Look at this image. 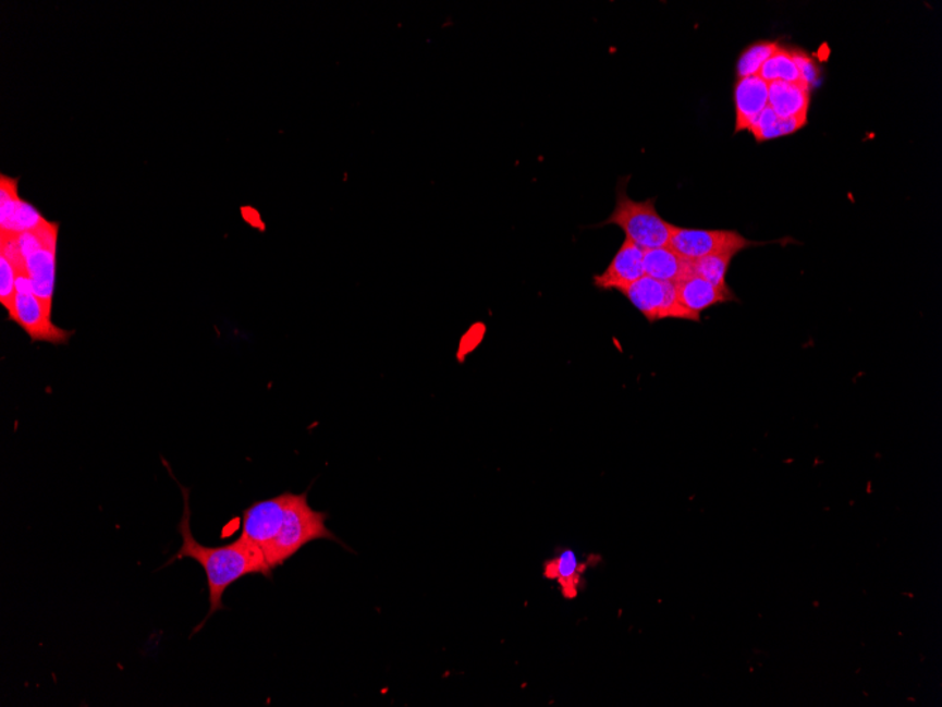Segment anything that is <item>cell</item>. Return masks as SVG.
<instances>
[{
    "label": "cell",
    "instance_id": "obj_1",
    "mask_svg": "<svg viewBox=\"0 0 942 707\" xmlns=\"http://www.w3.org/2000/svg\"><path fill=\"white\" fill-rule=\"evenodd\" d=\"M181 489L184 493V514L179 524V533L183 537V544L167 565L189 558L198 562L207 575L209 613L194 630L193 634H195L215 613L224 610L223 596L229 587L248 575H262L271 580L272 571L261 549L242 537L221 547H207L196 541L191 529L189 490L183 486Z\"/></svg>",
    "mask_w": 942,
    "mask_h": 707
},
{
    "label": "cell",
    "instance_id": "obj_2",
    "mask_svg": "<svg viewBox=\"0 0 942 707\" xmlns=\"http://www.w3.org/2000/svg\"><path fill=\"white\" fill-rule=\"evenodd\" d=\"M327 520L328 513L310 508L308 491L301 495L291 493L280 533L274 541L262 551L270 570L274 571L284 565L301 549L310 543L318 541V539L339 543L344 547L341 539L328 528Z\"/></svg>",
    "mask_w": 942,
    "mask_h": 707
},
{
    "label": "cell",
    "instance_id": "obj_3",
    "mask_svg": "<svg viewBox=\"0 0 942 707\" xmlns=\"http://www.w3.org/2000/svg\"><path fill=\"white\" fill-rule=\"evenodd\" d=\"M629 180L628 175L619 180L614 211L597 227H607V224L619 227L625 233V239L644 251L668 246L674 224L664 221L658 214L657 198L645 200L631 198L626 193Z\"/></svg>",
    "mask_w": 942,
    "mask_h": 707
},
{
    "label": "cell",
    "instance_id": "obj_4",
    "mask_svg": "<svg viewBox=\"0 0 942 707\" xmlns=\"http://www.w3.org/2000/svg\"><path fill=\"white\" fill-rule=\"evenodd\" d=\"M59 229V222L49 221L37 231L16 235L22 253L23 270L32 281L33 293L40 298L50 313L56 293Z\"/></svg>",
    "mask_w": 942,
    "mask_h": 707
},
{
    "label": "cell",
    "instance_id": "obj_5",
    "mask_svg": "<svg viewBox=\"0 0 942 707\" xmlns=\"http://www.w3.org/2000/svg\"><path fill=\"white\" fill-rule=\"evenodd\" d=\"M9 319L17 324L33 342L66 345L74 333L57 327L51 321L50 310L33 293L32 281L23 270H16V297H14L13 309L9 313Z\"/></svg>",
    "mask_w": 942,
    "mask_h": 707
},
{
    "label": "cell",
    "instance_id": "obj_6",
    "mask_svg": "<svg viewBox=\"0 0 942 707\" xmlns=\"http://www.w3.org/2000/svg\"><path fill=\"white\" fill-rule=\"evenodd\" d=\"M772 242H754L741 235L738 231H726V229H692L674 227L669 247L686 260H697L711 255H725L741 252L750 247L767 245Z\"/></svg>",
    "mask_w": 942,
    "mask_h": 707
},
{
    "label": "cell",
    "instance_id": "obj_7",
    "mask_svg": "<svg viewBox=\"0 0 942 707\" xmlns=\"http://www.w3.org/2000/svg\"><path fill=\"white\" fill-rule=\"evenodd\" d=\"M621 294L625 295L649 324H657L663 319L700 322V315L690 313L678 301L676 287L673 283L644 276Z\"/></svg>",
    "mask_w": 942,
    "mask_h": 707
},
{
    "label": "cell",
    "instance_id": "obj_8",
    "mask_svg": "<svg viewBox=\"0 0 942 707\" xmlns=\"http://www.w3.org/2000/svg\"><path fill=\"white\" fill-rule=\"evenodd\" d=\"M291 491L256 501L243 511L241 537L265 551L280 533Z\"/></svg>",
    "mask_w": 942,
    "mask_h": 707
},
{
    "label": "cell",
    "instance_id": "obj_9",
    "mask_svg": "<svg viewBox=\"0 0 942 707\" xmlns=\"http://www.w3.org/2000/svg\"><path fill=\"white\" fill-rule=\"evenodd\" d=\"M644 253V248L625 239L607 269L592 277V284L597 290H616L623 293L631 284L645 276Z\"/></svg>",
    "mask_w": 942,
    "mask_h": 707
},
{
    "label": "cell",
    "instance_id": "obj_10",
    "mask_svg": "<svg viewBox=\"0 0 942 707\" xmlns=\"http://www.w3.org/2000/svg\"><path fill=\"white\" fill-rule=\"evenodd\" d=\"M769 84L759 75L738 78L734 89L735 133L749 131L768 108Z\"/></svg>",
    "mask_w": 942,
    "mask_h": 707
},
{
    "label": "cell",
    "instance_id": "obj_11",
    "mask_svg": "<svg viewBox=\"0 0 942 707\" xmlns=\"http://www.w3.org/2000/svg\"><path fill=\"white\" fill-rule=\"evenodd\" d=\"M674 287H676L678 301L696 315L715 305L738 301L730 285L717 287L696 275L685 277Z\"/></svg>",
    "mask_w": 942,
    "mask_h": 707
},
{
    "label": "cell",
    "instance_id": "obj_12",
    "mask_svg": "<svg viewBox=\"0 0 942 707\" xmlns=\"http://www.w3.org/2000/svg\"><path fill=\"white\" fill-rule=\"evenodd\" d=\"M811 89L805 83H776L769 84L768 107L779 118L791 119L808 117L810 109Z\"/></svg>",
    "mask_w": 942,
    "mask_h": 707
},
{
    "label": "cell",
    "instance_id": "obj_13",
    "mask_svg": "<svg viewBox=\"0 0 942 707\" xmlns=\"http://www.w3.org/2000/svg\"><path fill=\"white\" fill-rule=\"evenodd\" d=\"M644 273L650 279L676 284L693 275L692 260L683 259L669 246L649 248L644 253Z\"/></svg>",
    "mask_w": 942,
    "mask_h": 707
},
{
    "label": "cell",
    "instance_id": "obj_14",
    "mask_svg": "<svg viewBox=\"0 0 942 707\" xmlns=\"http://www.w3.org/2000/svg\"><path fill=\"white\" fill-rule=\"evenodd\" d=\"M808 117H798L791 119L779 118L771 108L764 109L757 122L750 126L749 132L753 133L755 141L758 143L773 141L783 136L793 135L805 127Z\"/></svg>",
    "mask_w": 942,
    "mask_h": 707
},
{
    "label": "cell",
    "instance_id": "obj_15",
    "mask_svg": "<svg viewBox=\"0 0 942 707\" xmlns=\"http://www.w3.org/2000/svg\"><path fill=\"white\" fill-rule=\"evenodd\" d=\"M49 223L35 205L25 199H19L14 207L4 217H0V235H22V233L37 231Z\"/></svg>",
    "mask_w": 942,
    "mask_h": 707
},
{
    "label": "cell",
    "instance_id": "obj_16",
    "mask_svg": "<svg viewBox=\"0 0 942 707\" xmlns=\"http://www.w3.org/2000/svg\"><path fill=\"white\" fill-rule=\"evenodd\" d=\"M759 76L768 84L776 83V81L793 84L802 83L791 50L782 49L781 46L774 51L771 59L764 62Z\"/></svg>",
    "mask_w": 942,
    "mask_h": 707
},
{
    "label": "cell",
    "instance_id": "obj_17",
    "mask_svg": "<svg viewBox=\"0 0 942 707\" xmlns=\"http://www.w3.org/2000/svg\"><path fill=\"white\" fill-rule=\"evenodd\" d=\"M778 49V41H758L747 47V49L741 52L738 62H736V75H738V78L759 75L764 62L771 59Z\"/></svg>",
    "mask_w": 942,
    "mask_h": 707
},
{
    "label": "cell",
    "instance_id": "obj_18",
    "mask_svg": "<svg viewBox=\"0 0 942 707\" xmlns=\"http://www.w3.org/2000/svg\"><path fill=\"white\" fill-rule=\"evenodd\" d=\"M735 256L733 253H725V255H711L692 260L693 275L701 277L702 280L717 287H726L729 285L726 273H729Z\"/></svg>",
    "mask_w": 942,
    "mask_h": 707
},
{
    "label": "cell",
    "instance_id": "obj_19",
    "mask_svg": "<svg viewBox=\"0 0 942 707\" xmlns=\"http://www.w3.org/2000/svg\"><path fill=\"white\" fill-rule=\"evenodd\" d=\"M586 566H578L576 563L575 556L572 553H564L563 557L556 559L549 563L548 566V576L549 577H558L563 584L564 594L568 597H575L577 590V582L580 580V572L585 570Z\"/></svg>",
    "mask_w": 942,
    "mask_h": 707
},
{
    "label": "cell",
    "instance_id": "obj_20",
    "mask_svg": "<svg viewBox=\"0 0 942 707\" xmlns=\"http://www.w3.org/2000/svg\"><path fill=\"white\" fill-rule=\"evenodd\" d=\"M16 297V270L7 256L0 255V304L8 314L13 309Z\"/></svg>",
    "mask_w": 942,
    "mask_h": 707
},
{
    "label": "cell",
    "instance_id": "obj_21",
    "mask_svg": "<svg viewBox=\"0 0 942 707\" xmlns=\"http://www.w3.org/2000/svg\"><path fill=\"white\" fill-rule=\"evenodd\" d=\"M793 61L797 66L798 75H800L802 83H805L808 88L816 87L819 84L821 71L817 62L811 59L807 52L803 50H791Z\"/></svg>",
    "mask_w": 942,
    "mask_h": 707
}]
</instances>
